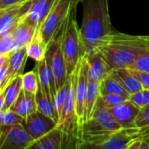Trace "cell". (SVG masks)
<instances>
[{"instance_id":"cell-1","label":"cell","mask_w":149,"mask_h":149,"mask_svg":"<svg viewBox=\"0 0 149 149\" xmlns=\"http://www.w3.org/2000/svg\"><path fill=\"white\" fill-rule=\"evenodd\" d=\"M96 49L112 70L129 68L139 55L149 49V36L130 35L113 30L99 43Z\"/></svg>"},{"instance_id":"cell-2","label":"cell","mask_w":149,"mask_h":149,"mask_svg":"<svg viewBox=\"0 0 149 149\" xmlns=\"http://www.w3.org/2000/svg\"><path fill=\"white\" fill-rule=\"evenodd\" d=\"M83 17L79 27L85 53L96 48L113 29L109 14L108 0H82Z\"/></svg>"},{"instance_id":"cell-3","label":"cell","mask_w":149,"mask_h":149,"mask_svg":"<svg viewBox=\"0 0 149 149\" xmlns=\"http://www.w3.org/2000/svg\"><path fill=\"white\" fill-rule=\"evenodd\" d=\"M120 128L121 126L99 97L92 116L81 127L80 148H95L109 134Z\"/></svg>"},{"instance_id":"cell-4","label":"cell","mask_w":149,"mask_h":149,"mask_svg":"<svg viewBox=\"0 0 149 149\" xmlns=\"http://www.w3.org/2000/svg\"><path fill=\"white\" fill-rule=\"evenodd\" d=\"M77 5L72 9L65 22L61 45L68 76L73 72L80 58L85 54V50L80 37L79 26L76 19Z\"/></svg>"},{"instance_id":"cell-5","label":"cell","mask_w":149,"mask_h":149,"mask_svg":"<svg viewBox=\"0 0 149 149\" xmlns=\"http://www.w3.org/2000/svg\"><path fill=\"white\" fill-rule=\"evenodd\" d=\"M82 0H56L47 17L40 25L45 42L48 43L66 21L72 9Z\"/></svg>"},{"instance_id":"cell-6","label":"cell","mask_w":149,"mask_h":149,"mask_svg":"<svg viewBox=\"0 0 149 149\" xmlns=\"http://www.w3.org/2000/svg\"><path fill=\"white\" fill-rule=\"evenodd\" d=\"M65 22L62 25V27L58 30V31L55 34L52 39L48 43L46 54H45V58L47 64L49 65L52 72L57 89L61 87L66 81L67 78L69 77L67 75L65 63L62 52V46H61Z\"/></svg>"},{"instance_id":"cell-7","label":"cell","mask_w":149,"mask_h":149,"mask_svg":"<svg viewBox=\"0 0 149 149\" xmlns=\"http://www.w3.org/2000/svg\"><path fill=\"white\" fill-rule=\"evenodd\" d=\"M33 141L22 124L0 127V149H28Z\"/></svg>"},{"instance_id":"cell-8","label":"cell","mask_w":149,"mask_h":149,"mask_svg":"<svg viewBox=\"0 0 149 149\" xmlns=\"http://www.w3.org/2000/svg\"><path fill=\"white\" fill-rule=\"evenodd\" d=\"M22 125L35 141L57 127V122L38 110L24 119Z\"/></svg>"},{"instance_id":"cell-9","label":"cell","mask_w":149,"mask_h":149,"mask_svg":"<svg viewBox=\"0 0 149 149\" xmlns=\"http://www.w3.org/2000/svg\"><path fill=\"white\" fill-rule=\"evenodd\" d=\"M87 85H88V65L84 54V56L79 60V71L78 80L76 85V114L80 126V130L84 123L85 100L87 91Z\"/></svg>"},{"instance_id":"cell-10","label":"cell","mask_w":149,"mask_h":149,"mask_svg":"<svg viewBox=\"0 0 149 149\" xmlns=\"http://www.w3.org/2000/svg\"><path fill=\"white\" fill-rule=\"evenodd\" d=\"M137 138H140L139 128H120L109 134L95 148L127 149L129 144Z\"/></svg>"},{"instance_id":"cell-11","label":"cell","mask_w":149,"mask_h":149,"mask_svg":"<svg viewBox=\"0 0 149 149\" xmlns=\"http://www.w3.org/2000/svg\"><path fill=\"white\" fill-rule=\"evenodd\" d=\"M30 1L0 10V35L10 32L27 13Z\"/></svg>"},{"instance_id":"cell-12","label":"cell","mask_w":149,"mask_h":149,"mask_svg":"<svg viewBox=\"0 0 149 149\" xmlns=\"http://www.w3.org/2000/svg\"><path fill=\"white\" fill-rule=\"evenodd\" d=\"M108 109L122 128L136 127L135 119L140 112V108L129 100L110 107Z\"/></svg>"},{"instance_id":"cell-13","label":"cell","mask_w":149,"mask_h":149,"mask_svg":"<svg viewBox=\"0 0 149 149\" xmlns=\"http://www.w3.org/2000/svg\"><path fill=\"white\" fill-rule=\"evenodd\" d=\"M85 57L88 65V79L100 82L113 71L98 49L86 52Z\"/></svg>"},{"instance_id":"cell-14","label":"cell","mask_w":149,"mask_h":149,"mask_svg":"<svg viewBox=\"0 0 149 149\" xmlns=\"http://www.w3.org/2000/svg\"><path fill=\"white\" fill-rule=\"evenodd\" d=\"M37 27L38 26L34 25L29 20H27L25 17H24L16 24V26L11 31L15 41V48L13 52L26 47V45L32 38Z\"/></svg>"},{"instance_id":"cell-15","label":"cell","mask_w":149,"mask_h":149,"mask_svg":"<svg viewBox=\"0 0 149 149\" xmlns=\"http://www.w3.org/2000/svg\"><path fill=\"white\" fill-rule=\"evenodd\" d=\"M35 71L38 74V85L52 98V100L54 102V98H55V94L57 92V88H56L52 72L49 65L47 64L45 58L37 62Z\"/></svg>"},{"instance_id":"cell-16","label":"cell","mask_w":149,"mask_h":149,"mask_svg":"<svg viewBox=\"0 0 149 149\" xmlns=\"http://www.w3.org/2000/svg\"><path fill=\"white\" fill-rule=\"evenodd\" d=\"M56 0H31L25 18L36 26L41 25Z\"/></svg>"},{"instance_id":"cell-17","label":"cell","mask_w":149,"mask_h":149,"mask_svg":"<svg viewBox=\"0 0 149 149\" xmlns=\"http://www.w3.org/2000/svg\"><path fill=\"white\" fill-rule=\"evenodd\" d=\"M63 148V132L56 127L47 134L32 141L28 149H61Z\"/></svg>"},{"instance_id":"cell-18","label":"cell","mask_w":149,"mask_h":149,"mask_svg":"<svg viewBox=\"0 0 149 149\" xmlns=\"http://www.w3.org/2000/svg\"><path fill=\"white\" fill-rule=\"evenodd\" d=\"M10 109L23 119L26 118L29 114L37 110L35 94L27 93L22 89L16 101L13 103Z\"/></svg>"},{"instance_id":"cell-19","label":"cell","mask_w":149,"mask_h":149,"mask_svg":"<svg viewBox=\"0 0 149 149\" xmlns=\"http://www.w3.org/2000/svg\"><path fill=\"white\" fill-rule=\"evenodd\" d=\"M25 49L28 58L35 60L36 62H38L45 58L47 44L45 42L42 37L40 25L37 27L32 38L26 45Z\"/></svg>"},{"instance_id":"cell-20","label":"cell","mask_w":149,"mask_h":149,"mask_svg":"<svg viewBox=\"0 0 149 149\" xmlns=\"http://www.w3.org/2000/svg\"><path fill=\"white\" fill-rule=\"evenodd\" d=\"M35 100H36L37 110L40 112L41 113L52 119L58 124V115L55 108L54 102L52 100V98L42 89V87L39 85H38V91L35 93Z\"/></svg>"},{"instance_id":"cell-21","label":"cell","mask_w":149,"mask_h":149,"mask_svg":"<svg viewBox=\"0 0 149 149\" xmlns=\"http://www.w3.org/2000/svg\"><path fill=\"white\" fill-rule=\"evenodd\" d=\"M100 95L108 94V93H115L124 95L127 98L130 97V93L125 89L122 83L112 71L105 79H103L100 83Z\"/></svg>"},{"instance_id":"cell-22","label":"cell","mask_w":149,"mask_h":149,"mask_svg":"<svg viewBox=\"0 0 149 149\" xmlns=\"http://www.w3.org/2000/svg\"><path fill=\"white\" fill-rule=\"evenodd\" d=\"M113 71L130 95L142 89V86L134 70L130 68H120Z\"/></svg>"},{"instance_id":"cell-23","label":"cell","mask_w":149,"mask_h":149,"mask_svg":"<svg viewBox=\"0 0 149 149\" xmlns=\"http://www.w3.org/2000/svg\"><path fill=\"white\" fill-rule=\"evenodd\" d=\"M9 80L17 75L23 74L26 60H27V53L26 49L22 48L17 51L12 52L9 56Z\"/></svg>"},{"instance_id":"cell-24","label":"cell","mask_w":149,"mask_h":149,"mask_svg":"<svg viewBox=\"0 0 149 149\" xmlns=\"http://www.w3.org/2000/svg\"><path fill=\"white\" fill-rule=\"evenodd\" d=\"M100 83L88 79L87 91L85 100V110H84V122L90 119L93 113V110L98 101L100 95Z\"/></svg>"},{"instance_id":"cell-25","label":"cell","mask_w":149,"mask_h":149,"mask_svg":"<svg viewBox=\"0 0 149 149\" xmlns=\"http://www.w3.org/2000/svg\"><path fill=\"white\" fill-rule=\"evenodd\" d=\"M22 89V74L13 77L8 81L7 85L3 88V95L5 100L4 110L10 108V107L18 97Z\"/></svg>"},{"instance_id":"cell-26","label":"cell","mask_w":149,"mask_h":149,"mask_svg":"<svg viewBox=\"0 0 149 149\" xmlns=\"http://www.w3.org/2000/svg\"><path fill=\"white\" fill-rule=\"evenodd\" d=\"M70 86H71V77L69 76L66 81L65 82V84L61 87L57 89L55 98H54V105H55V108L58 115V120L63 112V108H64L65 103L66 101V99L69 93Z\"/></svg>"},{"instance_id":"cell-27","label":"cell","mask_w":149,"mask_h":149,"mask_svg":"<svg viewBox=\"0 0 149 149\" xmlns=\"http://www.w3.org/2000/svg\"><path fill=\"white\" fill-rule=\"evenodd\" d=\"M23 89L30 93L35 94L38 88V79L36 71H31L22 74Z\"/></svg>"},{"instance_id":"cell-28","label":"cell","mask_w":149,"mask_h":149,"mask_svg":"<svg viewBox=\"0 0 149 149\" xmlns=\"http://www.w3.org/2000/svg\"><path fill=\"white\" fill-rule=\"evenodd\" d=\"M15 48V41L11 31L0 35V55L9 56Z\"/></svg>"},{"instance_id":"cell-29","label":"cell","mask_w":149,"mask_h":149,"mask_svg":"<svg viewBox=\"0 0 149 149\" xmlns=\"http://www.w3.org/2000/svg\"><path fill=\"white\" fill-rule=\"evenodd\" d=\"M24 119L17 115L10 109L3 110L0 112V127L14 124H22Z\"/></svg>"},{"instance_id":"cell-30","label":"cell","mask_w":149,"mask_h":149,"mask_svg":"<svg viewBox=\"0 0 149 149\" xmlns=\"http://www.w3.org/2000/svg\"><path fill=\"white\" fill-rule=\"evenodd\" d=\"M129 68L135 71L149 72V49L139 55Z\"/></svg>"},{"instance_id":"cell-31","label":"cell","mask_w":149,"mask_h":149,"mask_svg":"<svg viewBox=\"0 0 149 149\" xmlns=\"http://www.w3.org/2000/svg\"><path fill=\"white\" fill-rule=\"evenodd\" d=\"M129 100L132 101L140 109L149 104V89H144L133 93L129 97Z\"/></svg>"},{"instance_id":"cell-32","label":"cell","mask_w":149,"mask_h":149,"mask_svg":"<svg viewBox=\"0 0 149 149\" xmlns=\"http://www.w3.org/2000/svg\"><path fill=\"white\" fill-rule=\"evenodd\" d=\"M100 99L107 107H113L114 105L123 102L126 100H129V98H127L124 95L115 94V93H108V94L100 95Z\"/></svg>"},{"instance_id":"cell-33","label":"cell","mask_w":149,"mask_h":149,"mask_svg":"<svg viewBox=\"0 0 149 149\" xmlns=\"http://www.w3.org/2000/svg\"><path fill=\"white\" fill-rule=\"evenodd\" d=\"M135 126L139 129L149 126V104L140 109L135 119Z\"/></svg>"},{"instance_id":"cell-34","label":"cell","mask_w":149,"mask_h":149,"mask_svg":"<svg viewBox=\"0 0 149 149\" xmlns=\"http://www.w3.org/2000/svg\"><path fill=\"white\" fill-rule=\"evenodd\" d=\"M9 57L7 58L6 61L3 64V65L0 67V86L3 90L5 86L7 85L9 81Z\"/></svg>"},{"instance_id":"cell-35","label":"cell","mask_w":149,"mask_h":149,"mask_svg":"<svg viewBox=\"0 0 149 149\" xmlns=\"http://www.w3.org/2000/svg\"><path fill=\"white\" fill-rule=\"evenodd\" d=\"M134 72L136 74V76L138 77V79L142 86V88L149 89V72H140V71H135V70H134Z\"/></svg>"},{"instance_id":"cell-36","label":"cell","mask_w":149,"mask_h":149,"mask_svg":"<svg viewBox=\"0 0 149 149\" xmlns=\"http://www.w3.org/2000/svg\"><path fill=\"white\" fill-rule=\"evenodd\" d=\"M26 1H28V0H0V10L12 6V5L24 3Z\"/></svg>"},{"instance_id":"cell-37","label":"cell","mask_w":149,"mask_h":149,"mask_svg":"<svg viewBox=\"0 0 149 149\" xmlns=\"http://www.w3.org/2000/svg\"><path fill=\"white\" fill-rule=\"evenodd\" d=\"M139 136L140 138H142L147 142L149 148V126L139 129Z\"/></svg>"},{"instance_id":"cell-38","label":"cell","mask_w":149,"mask_h":149,"mask_svg":"<svg viewBox=\"0 0 149 149\" xmlns=\"http://www.w3.org/2000/svg\"><path fill=\"white\" fill-rule=\"evenodd\" d=\"M5 107V100H4V95H3V90L0 92V112L4 110Z\"/></svg>"},{"instance_id":"cell-39","label":"cell","mask_w":149,"mask_h":149,"mask_svg":"<svg viewBox=\"0 0 149 149\" xmlns=\"http://www.w3.org/2000/svg\"><path fill=\"white\" fill-rule=\"evenodd\" d=\"M8 56H3V55H0V67L3 65V64L6 61Z\"/></svg>"},{"instance_id":"cell-40","label":"cell","mask_w":149,"mask_h":149,"mask_svg":"<svg viewBox=\"0 0 149 149\" xmlns=\"http://www.w3.org/2000/svg\"><path fill=\"white\" fill-rule=\"evenodd\" d=\"M2 90H3V89H2V87H1V86H0V92H1V91H2Z\"/></svg>"}]
</instances>
